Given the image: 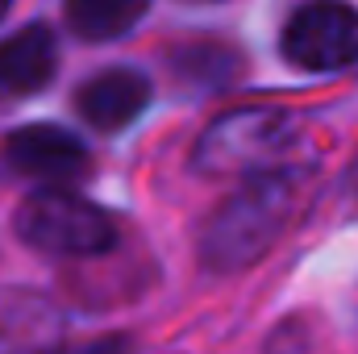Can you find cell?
I'll return each mask as SVG.
<instances>
[{
	"label": "cell",
	"instance_id": "cell-1",
	"mask_svg": "<svg viewBox=\"0 0 358 354\" xmlns=\"http://www.w3.org/2000/svg\"><path fill=\"white\" fill-rule=\"evenodd\" d=\"M304 183L296 171H275L263 179H246L204 225L200 234V259L213 271H242L259 263L279 234L292 225L300 208Z\"/></svg>",
	"mask_w": 358,
	"mask_h": 354
},
{
	"label": "cell",
	"instance_id": "cell-2",
	"mask_svg": "<svg viewBox=\"0 0 358 354\" xmlns=\"http://www.w3.org/2000/svg\"><path fill=\"white\" fill-rule=\"evenodd\" d=\"M296 134L300 125L292 113H271V108L225 113L221 121H213L200 134L192 163L204 176L263 179L283 171V159L296 146Z\"/></svg>",
	"mask_w": 358,
	"mask_h": 354
},
{
	"label": "cell",
	"instance_id": "cell-3",
	"mask_svg": "<svg viewBox=\"0 0 358 354\" xmlns=\"http://www.w3.org/2000/svg\"><path fill=\"white\" fill-rule=\"evenodd\" d=\"M17 238L42 255L92 259L117 242V221L76 192L42 187L17 208Z\"/></svg>",
	"mask_w": 358,
	"mask_h": 354
},
{
	"label": "cell",
	"instance_id": "cell-4",
	"mask_svg": "<svg viewBox=\"0 0 358 354\" xmlns=\"http://www.w3.org/2000/svg\"><path fill=\"white\" fill-rule=\"evenodd\" d=\"M283 55L300 71H342L358 63V8L342 0H313L283 25Z\"/></svg>",
	"mask_w": 358,
	"mask_h": 354
},
{
	"label": "cell",
	"instance_id": "cell-5",
	"mask_svg": "<svg viewBox=\"0 0 358 354\" xmlns=\"http://www.w3.org/2000/svg\"><path fill=\"white\" fill-rule=\"evenodd\" d=\"M8 163L29 179L67 183L88 171V146L63 125H29L8 138Z\"/></svg>",
	"mask_w": 358,
	"mask_h": 354
},
{
	"label": "cell",
	"instance_id": "cell-6",
	"mask_svg": "<svg viewBox=\"0 0 358 354\" xmlns=\"http://www.w3.org/2000/svg\"><path fill=\"white\" fill-rule=\"evenodd\" d=\"M63 334L59 309L29 288L0 292V354H55Z\"/></svg>",
	"mask_w": 358,
	"mask_h": 354
},
{
	"label": "cell",
	"instance_id": "cell-7",
	"mask_svg": "<svg viewBox=\"0 0 358 354\" xmlns=\"http://www.w3.org/2000/svg\"><path fill=\"white\" fill-rule=\"evenodd\" d=\"M150 104V80L134 67H113V71H100L92 76L84 88L76 92V108L80 117L113 134V129H125L138 121V113Z\"/></svg>",
	"mask_w": 358,
	"mask_h": 354
},
{
	"label": "cell",
	"instance_id": "cell-8",
	"mask_svg": "<svg viewBox=\"0 0 358 354\" xmlns=\"http://www.w3.org/2000/svg\"><path fill=\"white\" fill-rule=\"evenodd\" d=\"M59 67V46L46 25H25L0 42V96H29L46 88Z\"/></svg>",
	"mask_w": 358,
	"mask_h": 354
},
{
	"label": "cell",
	"instance_id": "cell-9",
	"mask_svg": "<svg viewBox=\"0 0 358 354\" xmlns=\"http://www.w3.org/2000/svg\"><path fill=\"white\" fill-rule=\"evenodd\" d=\"M146 8L150 0H67L63 4L67 25L88 42H108V38L129 34L146 17Z\"/></svg>",
	"mask_w": 358,
	"mask_h": 354
},
{
	"label": "cell",
	"instance_id": "cell-10",
	"mask_svg": "<svg viewBox=\"0 0 358 354\" xmlns=\"http://www.w3.org/2000/svg\"><path fill=\"white\" fill-rule=\"evenodd\" d=\"M171 67L183 71L192 84L200 88H225L234 76H238V55L229 46H217V42H196V46H176L171 55Z\"/></svg>",
	"mask_w": 358,
	"mask_h": 354
},
{
	"label": "cell",
	"instance_id": "cell-11",
	"mask_svg": "<svg viewBox=\"0 0 358 354\" xmlns=\"http://www.w3.org/2000/svg\"><path fill=\"white\" fill-rule=\"evenodd\" d=\"M55 354H134V342L129 338H96V342L67 346V351H55Z\"/></svg>",
	"mask_w": 358,
	"mask_h": 354
},
{
	"label": "cell",
	"instance_id": "cell-12",
	"mask_svg": "<svg viewBox=\"0 0 358 354\" xmlns=\"http://www.w3.org/2000/svg\"><path fill=\"white\" fill-rule=\"evenodd\" d=\"M8 4H13V0H0V17H4V13H8Z\"/></svg>",
	"mask_w": 358,
	"mask_h": 354
}]
</instances>
